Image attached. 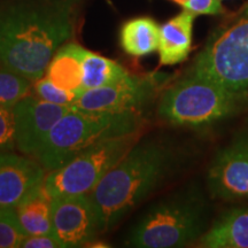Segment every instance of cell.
Listing matches in <instances>:
<instances>
[{
  "instance_id": "9a60e30c",
  "label": "cell",
  "mask_w": 248,
  "mask_h": 248,
  "mask_svg": "<svg viewBox=\"0 0 248 248\" xmlns=\"http://www.w3.org/2000/svg\"><path fill=\"white\" fill-rule=\"evenodd\" d=\"M86 52L88 49L74 43L61 46L46 68V77L59 88L78 95L83 92L82 64Z\"/></svg>"
},
{
  "instance_id": "44dd1931",
  "label": "cell",
  "mask_w": 248,
  "mask_h": 248,
  "mask_svg": "<svg viewBox=\"0 0 248 248\" xmlns=\"http://www.w3.org/2000/svg\"><path fill=\"white\" fill-rule=\"evenodd\" d=\"M35 89L38 98L47 102H52V104L61 105V106L71 107L73 102L77 98L76 93L59 88V86L53 84L47 77L37 80Z\"/></svg>"
},
{
  "instance_id": "d6986e66",
  "label": "cell",
  "mask_w": 248,
  "mask_h": 248,
  "mask_svg": "<svg viewBox=\"0 0 248 248\" xmlns=\"http://www.w3.org/2000/svg\"><path fill=\"white\" fill-rule=\"evenodd\" d=\"M30 89L29 79L4 68L0 69V104L14 106L21 99L29 95Z\"/></svg>"
},
{
  "instance_id": "5bb4252c",
  "label": "cell",
  "mask_w": 248,
  "mask_h": 248,
  "mask_svg": "<svg viewBox=\"0 0 248 248\" xmlns=\"http://www.w3.org/2000/svg\"><path fill=\"white\" fill-rule=\"evenodd\" d=\"M198 243L206 248H248V208L226 210Z\"/></svg>"
},
{
  "instance_id": "603a6c76",
  "label": "cell",
  "mask_w": 248,
  "mask_h": 248,
  "mask_svg": "<svg viewBox=\"0 0 248 248\" xmlns=\"http://www.w3.org/2000/svg\"><path fill=\"white\" fill-rule=\"evenodd\" d=\"M195 15H217L223 12L222 0H172Z\"/></svg>"
},
{
  "instance_id": "7c38bea8",
  "label": "cell",
  "mask_w": 248,
  "mask_h": 248,
  "mask_svg": "<svg viewBox=\"0 0 248 248\" xmlns=\"http://www.w3.org/2000/svg\"><path fill=\"white\" fill-rule=\"evenodd\" d=\"M45 170L29 157L12 152L0 154V208H15L28 192L44 182Z\"/></svg>"
},
{
  "instance_id": "8992f818",
  "label": "cell",
  "mask_w": 248,
  "mask_h": 248,
  "mask_svg": "<svg viewBox=\"0 0 248 248\" xmlns=\"http://www.w3.org/2000/svg\"><path fill=\"white\" fill-rule=\"evenodd\" d=\"M190 74L203 77L248 100V6L214 31Z\"/></svg>"
},
{
  "instance_id": "52a82bcc",
  "label": "cell",
  "mask_w": 248,
  "mask_h": 248,
  "mask_svg": "<svg viewBox=\"0 0 248 248\" xmlns=\"http://www.w3.org/2000/svg\"><path fill=\"white\" fill-rule=\"evenodd\" d=\"M140 139V131L106 139L80 152L74 159L52 170L44 179L52 198L86 194L116 166Z\"/></svg>"
},
{
  "instance_id": "3957f363",
  "label": "cell",
  "mask_w": 248,
  "mask_h": 248,
  "mask_svg": "<svg viewBox=\"0 0 248 248\" xmlns=\"http://www.w3.org/2000/svg\"><path fill=\"white\" fill-rule=\"evenodd\" d=\"M210 226V206L197 184H188L156 200L130 229L125 245L176 248L195 243Z\"/></svg>"
},
{
  "instance_id": "ffe728a7",
  "label": "cell",
  "mask_w": 248,
  "mask_h": 248,
  "mask_svg": "<svg viewBox=\"0 0 248 248\" xmlns=\"http://www.w3.org/2000/svg\"><path fill=\"white\" fill-rule=\"evenodd\" d=\"M26 235L15 208H0V248L21 247Z\"/></svg>"
},
{
  "instance_id": "7a4b0ae2",
  "label": "cell",
  "mask_w": 248,
  "mask_h": 248,
  "mask_svg": "<svg viewBox=\"0 0 248 248\" xmlns=\"http://www.w3.org/2000/svg\"><path fill=\"white\" fill-rule=\"evenodd\" d=\"M181 153L170 142L145 138L133 145L89 193L100 232L114 229L166 184L181 166Z\"/></svg>"
},
{
  "instance_id": "ba28073f",
  "label": "cell",
  "mask_w": 248,
  "mask_h": 248,
  "mask_svg": "<svg viewBox=\"0 0 248 248\" xmlns=\"http://www.w3.org/2000/svg\"><path fill=\"white\" fill-rule=\"evenodd\" d=\"M154 90L152 78L128 74L113 84L84 90L77 95L71 107L91 113H142L153 98Z\"/></svg>"
},
{
  "instance_id": "2e32d148",
  "label": "cell",
  "mask_w": 248,
  "mask_h": 248,
  "mask_svg": "<svg viewBox=\"0 0 248 248\" xmlns=\"http://www.w3.org/2000/svg\"><path fill=\"white\" fill-rule=\"evenodd\" d=\"M52 201L42 182L17 203L15 210L26 234H52Z\"/></svg>"
},
{
  "instance_id": "277c9868",
  "label": "cell",
  "mask_w": 248,
  "mask_h": 248,
  "mask_svg": "<svg viewBox=\"0 0 248 248\" xmlns=\"http://www.w3.org/2000/svg\"><path fill=\"white\" fill-rule=\"evenodd\" d=\"M144 117L139 111L91 113L70 107L55 123L35 157L52 171L98 142L140 131Z\"/></svg>"
},
{
  "instance_id": "ac0fdd59",
  "label": "cell",
  "mask_w": 248,
  "mask_h": 248,
  "mask_svg": "<svg viewBox=\"0 0 248 248\" xmlns=\"http://www.w3.org/2000/svg\"><path fill=\"white\" fill-rule=\"evenodd\" d=\"M82 70L83 91L113 84L128 75V71L117 62L90 51L83 59Z\"/></svg>"
},
{
  "instance_id": "5b68a950",
  "label": "cell",
  "mask_w": 248,
  "mask_h": 248,
  "mask_svg": "<svg viewBox=\"0 0 248 248\" xmlns=\"http://www.w3.org/2000/svg\"><path fill=\"white\" fill-rule=\"evenodd\" d=\"M247 105L237 93L188 73L163 93L157 113L171 125L202 128L230 119Z\"/></svg>"
},
{
  "instance_id": "cb8c5ba5",
  "label": "cell",
  "mask_w": 248,
  "mask_h": 248,
  "mask_svg": "<svg viewBox=\"0 0 248 248\" xmlns=\"http://www.w3.org/2000/svg\"><path fill=\"white\" fill-rule=\"evenodd\" d=\"M24 248H61L52 234H27L21 244Z\"/></svg>"
},
{
  "instance_id": "9c48e42d",
  "label": "cell",
  "mask_w": 248,
  "mask_h": 248,
  "mask_svg": "<svg viewBox=\"0 0 248 248\" xmlns=\"http://www.w3.org/2000/svg\"><path fill=\"white\" fill-rule=\"evenodd\" d=\"M207 187L216 199L248 200V130L217 152L207 171Z\"/></svg>"
},
{
  "instance_id": "6da1fadb",
  "label": "cell",
  "mask_w": 248,
  "mask_h": 248,
  "mask_svg": "<svg viewBox=\"0 0 248 248\" xmlns=\"http://www.w3.org/2000/svg\"><path fill=\"white\" fill-rule=\"evenodd\" d=\"M77 0H17L0 13V67L42 78L55 52L73 35Z\"/></svg>"
},
{
  "instance_id": "7402d4cb",
  "label": "cell",
  "mask_w": 248,
  "mask_h": 248,
  "mask_svg": "<svg viewBox=\"0 0 248 248\" xmlns=\"http://www.w3.org/2000/svg\"><path fill=\"white\" fill-rule=\"evenodd\" d=\"M16 147L14 106L0 104V154L9 153Z\"/></svg>"
},
{
  "instance_id": "e0dca14e",
  "label": "cell",
  "mask_w": 248,
  "mask_h": 248,
  "mask_svg": "<svg viewBox=\"0 0 248 248\" xmlns=\"http://www.w3.org/2000/svg\"><path fill=\"white\" fill-rule=\"evenodd\" d=\"M160 27L151 17H136L126 21L121 28L120 44L125 53L144 57L157 51Z\"/></svg>"
},
{
  "instance_id": "30bf717a",
  "label": "cell",
  "mask_w": 248,
  "mask_h": 248,
  "mask_svg": "<svg viewBox=\"0 0 248 248\" xmlns=\"http://www.w3.org/2000/svg\"><path fill=\"white\" fill-rule=\"evenodd\" d=\"M99 233L100 224L88 194L53 198L52 235L61 248L86 246Z\"/></svg>"
},
{
  "instance_id": "4fadbf2b",
  "label": "cell",
  "mask_w": 248,
  "mask_h": 248,
  "mask_svg": "<svg viewBox=\"0 0 248 248\" xmlns=\"http://www.w3.org/2000/svg\"><path fill=\"white\" fill-rule=\"evenodd\" d=\"M195 14L184 11L160 27L159 57L161 66L181 63L190 54Z\"/></svg>"
},
{
  "instance_id": "8fae6325",
  "label": "cell",
  "mask_w": 248,
  "mask_h": 248,
  "mask_svg": "<svg viewBox=\"0 0 248 248\" xmlns=\"http://www.w3.org/2000/svg\"><path fill=\"white\" fill-rule=\"evenodd\" d=\"M70 107L27 95L14 105L16 147L23 154L35 156L48 133Z\"/></svg>"
}]
</instances>
